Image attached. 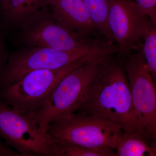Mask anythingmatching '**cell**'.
<instances>
[{
    "label": "cell",
    "mask_w": 156,
    "mask_h": 156,
    "mask_svg": "<svg viewBox=\"0 0 156 156\" xmlns=\"http://www.w3.org/2000/svg\"><path fill=\"white\" fill-rule=\"evenodd\" d=\"M45 5L65 26L84 36L104 39L93 25L83 0H46Z\"/></svg>",
    "instance_id": "10"
},
{
    "label": "cell",
    "mask_w": 156,
    "mask_h": 156,
    "mask_svg": "<svg viewBox=\"0 0 156 156\" xmlns=\"http://www.w3.org/2000/svg\"><path fill=\"white\" fill-rule=\"evenodd\" d=\"M108 55L97 56L68 74L57 84L44 105L28 114L42 134H47L48 127L55 120L76 111Z\"/></svg>",
    "instance_id": "3"
},
{
    "label": "cell",
    "mask_w": 156,
    "mask_h": 156,
    "mask_svg": "<svg viewBox=\"0 0 156 156\" xmlns=\"http://www.w3.org/2000/svg\"><path fill=\"white\" fill-rule=\"evenodd\" d=\"M45 1L12 0L3 17L9 25L17 27L27 17L44 7Z\"/></svg>",
    "instance_id": "13"
},
{
    "label": "cell",
    "mask_w": 156,
    "mask_h": 156,
    "mask_svg": "<svg viewBox=\"0 0 156 156\" xmlns=\"http://www.w3.org/2000/svg\"><path fill=\"white\" fill-rule=\"evenodd\" d=\"M92 53L56 69H37L23 76L0 90V99L19 111L30 114L46 104L60 80L77 68L100 56Z\"/></svg>",
    "instance_id": "4"
},
{
    "label": "cell",
    "mask_w": 156,
    "mask_h": 156,
    "mask_svg": "<svg viewBox=\"0 0 156 156\" xmlns=\"http://www.w3.org/2000/svg\"><path fill=\"white\" fill-rule=\"evenodd\" d=\"M7 62H5L3 58L2 46L0 39V75L2 74V73L5 67Z\"/></svg>",
    "instance_id": "18"
},
{
    "label": "cell",
    "mask_w": 156,
    "mask_h": 156,
    "mask_svg": "<svg viewBox=\"0 0 156 156\" xmlns=\"http://www.w3.org/2000/svg\"><path fill=\"white\" fill-rule=\"evenodd\" d=\"M112 52L109 45L68 51L43 47H19L9 56L0 75V90L32 71L58 69L92 53L108 54Z\"/></svg>",
    "instance_id": "5"
},
{
    "label": "cell",
    "mask_w": 156,
    "mask_h": 156,
    "mask_svg": "<svg viewBox=\"0 0 156 156\" xmlns=\"http://www.w3.org/2000/svg\"><path fill=\"white\" fill-rule=\"evenodd\" d=\"M144 134L123 131L118 136L116 156H156V147L148 144Z\"/></svg>",
    "instance_id": "11"
},
{
    "label": "cell",
    "mask_w": 156,
    "mask_h": 156,
    "mask_svg": "<svg viewBox=\"0 0 156 156\" xmlns=\"http://www.w3.org/2000/svg\"><path fill=\"white\" fill-rule=\"evenodd\" d=\"M108 22L120 53L125 56L141 48L153 24L135 0H111Z\"/></svg>",
    "instance_id": "9"
},
{
    "label": "cell",
    "mask_w": 156,
    "mask_h": 156,
    "mask_svg": "<svg viewBox=\"0 0 156 156\" xmlns=\"http://www.w3.org/2000/svg\"><path fill=\"white\" fill-rule=\"evenodd\" d=\"M0 137L25 156H60L57 142L42 134L27 114L0 99Z\"/></svg>",
    "instance_id": "7"
},
{
    "label": "cell",
    "mask_w": 156,
    "mask_h": 156,
    "mask_svg": "<svg viewBox=\"0 0 156 156\" xmlns=\"http://www.w3.org/2000/svg\"><path fill=\"white\" fill-rule=\"evenodd\" d=\"M126 56L109 54L77 112L95 115L116 124L126 132H138L147 137L140 126L133 106L124 66Z\"/></svg>",
    "instance_id": "1"
},
{
    "label": "cell",
    "mask_w": 156,
    "mask_h": 156,
    "mask_svg": "<svg viewBox=\"0 0 156 156\" xmlns=\"http://www.w3.org/2000/svg\"><path fill=\"white\" fill-rule=\"evenodd\" d=\"M123 131L120 126L101 117L75 112L53 122L47 134L58 143L115 149L117 138Z\"/></svg>",
    "instance_id": "6"
},
{
    "label": "cell",
    "mask_w": 156,
    "mask_h": 156,
    "mask_svg": "<svg viewBox=\"0 0 156 156\" xmlns=\"http://www.w3.org/2000/svg\"><path fill=\"white\" fill-rule=\"evenodd\" d=\"M12 0H0V11L3 15L8 11Z\"/></svg>",
    "instance_id": "17"
},
{
    "label": "cell",
    "mask_w": 156,
    "mask_h": 156,
    "mask_svg": "<svg viewBox=\"0 0 156 156\" xmlns=\"http://www.w3.org/2000/svg\"><path fill=\"white\" fill-rule=\"evenodd\" d=\"M93 25L105 41L115 44L108 25L111 0H83Z\"/></svg>",
    "instance_id": "12"
},
{
    "label": "cell",
    "mask_w": 156,
    "mask_h": 156,
    "mask_svg": "<svg viewBox=\"0 0 156 156\" xmlns=\"http://www.w3.org/2000/svg\"><path fill=\"white\" fill-rule=\"evenodd\" d=\"M140 50L156 83V26L154 24L146 35Z\"/></svg>",
    "instance_id": "15"
},
{
    "label": "cell",
    "mask_w": 156,
    "mask_h": 156,
    "mask_svg": "<svg viewBox=\"0 0 156 156\" xmlns=\"http://www.w3.org/2000/svg\"><path fill=\"white\" fill-rule=\"evenodd\" d=\"M60 156H116L115 149L110 148L88 147L57 142Z\"/></svg>",
    "instance_id": "14"
},
{
    "label": "cell",
    "mask_w": 156,
    "mask_h": 156,
    "mask_svg": "<svg viewBox=\"0 0 156 156\" xmlns=\"http://www.w3.org/2000/svg\"><path fill=\"white\" fill-rule=\"evenodd\" d=\"M126 57L124 66L136 118L156 147V83L140 49Z\"/></svg>",
    "instance_id": "8"
},
{
    "label": "cell",
    "mask_w": 156,
    "mask_h": 156,
    "mask_svg": "<svg viewBox=\"0 0 156 156\" xmlns=\"http://www.w3.org/2000/svg\"><path fill=\"white\" fill-rule=\"evenodd\" d=\"M138 5L156 26V0H135Z\"/></svg>",
    "instance_id": "16"
},
{
    "label": "cell",
    "mask_w": 156,
    "mask_h": 156,
    "mask_svg": "<svg viewBox=\"0 0 156 156\" xmlns=\"http://www.w3.org/2000/svg\"><path fill=\"white\" fill-rule=\"evenodd\" d=\"M14 42L20 47H39L68 51L105 46L103 39L84 36L58 21L45 5L17 26Z\"/></svg>",
    "instance_id": "2"
}]
</instances>
